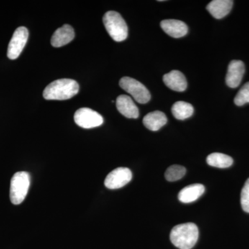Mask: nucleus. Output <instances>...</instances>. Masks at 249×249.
Returning <instances> with one entry per match:
<instances>
[{"mask_svg": "<svg viewBox=\"0 0 249 249\" xmlns=\"http://www.w3.org/2000/svg\"><path fill=\"white\" fill-rule=\"evenodd\" d=\"M245 72V64L241 60H232L228 67L226 83L229 88H236L240 85Z\"/></svg>", "mask_w": 249, "mask_h": 249, "instance_id": "nucleus-9", "label": "nucleus"}, {"mask_svg": "<svg viewBox=\"0 0 249 249\" xmlns=\"http://www.w3.org/2000/svg\"><path fill=\"white\" fill-rule=\"evenodd\" d=\"M233 1L231 0H214L206 6V9L213 17L222 19L231 11Z\"/></svg>", "mask_w": 249, "mask_h": 249, "instance_id": "nucleus-14", "label": "nucleus"}, {"mask_svg": "<svg viewBox=\"0 0 249 249\" xmlns=\"http://www.w3.org/2000/svg\"><path fill=\"white\" fill-rule=\"evenodd\" d=\"M234 103L237 106H242L246 103H249V82L241 88L236 95Z\"/></svg>", "mask_w": 249, "mask_h": 249, "instance_id": "nucleus-20", "label": "nucleus"}, {"mask_svg": "<svg viewBox=\"0 0 249 249\" xmlns=\"http://www.w3.org/2000/svg\"><path fill=\"white\" fill-rule=\"evenodd\" d=\"M168 122L164 113L160 111H155L148 113L143 118L142 123L147 129L151 131H158Z\"/></svg>", "mask_w": 249, "mask_h": 249, "instance_id": "nucleus-16", "label": "nucleus"}, {"mask_svg": "<svg viewBox=\"0 0 249 249\" xmlns=\"http://www.w3.org/2000/svg\"><path fill=\"white\" fill-rule=\"evenodd\" d=\"M241 205L243 211L249 213V178L246 181L241 193Z\"/></svg>", "mask_w": 249, "mask_h": 249, "instance_id": "nucleus-21", "label": "nucleus"}, {"mask_svg": "<svg viewBox=\"0 0 249 249\" xmlns=\"http://www.w3.org/2000/svg\"><path fill=\"white\" fill-rule=\"evenodd\" d=\"M171 111L175 119L185 120L193 116L194 108L190 103L184 101H178L173 105Z\"/></svg>", "mask_w": 249, "mask_h": 249, "instance_id": "nucleus-18", "label": "nucleus"}, {"mask_svg": "<svg viewBox=\"0 0 249 249\" xmlns=\"http://www.w3.org/2000/svg\"><path fill=\"white\" fill-rule=\"evenodd\" d=\"M160 27L165 34L175 38L182 37L188 34L186 24L178 19H164L160 22Z\"/></svg>", "mask_w": 249, "mask_h": 249, "instance_id": "nucleus-11", "label": "nucleus"}, {"mask_svg": "<svg viewBox=\"0 0 249 249\" xmlns=\"http://www.w3.org/2000/svg\"><path fill=\"white\" fill-rule=\"evenodd\" d=\"M79 91V85L76 80L71 79H59L52 82L46 87L43 96L46 100L70 99L76 96Z\"/></svg>", "mask_w": 249, "mask_h": 249, "instance_id": "nucleus-2", "label": "nucleus"}, {"mask_svg": "<svg viewBox=\"0 0 249 249\" xmlns=\"http://www.w3.org/2000/svg\"><path fill=\"white\" fill-rule=\"evenodd\" d=\"M163 80L168 88L178 92L184 91L188 86L186 77L178 70H173L170 73H166L163 76Z\"/></svg>", "mask_w": 249, "mask_h": 249, "instance_id": "nucleus-12", "label": "nucleus"}, {"mask_svg": "<svg viewBox=\"0 0 249 249\" xmlns=\"http://www.w3.org/2000/svg\"><path fill=\"white\" fill-rule=\"evenodd\" d=\"M75 123L85 129H91L101 126L103 124V116L97 111L90 108H80L74 114Z\"/></svg>", "mask_w": 249, "mask_h": 249, "instance_id": "nucleus-6", "label": "nucleus"}, {"mask_svg": "<svg viewBox=\"0 0 249 249\" xmlns=\"http://www.w3.org/2000/svg\"><path fill=\"white\" fill-rule=\"evenodd\" d=\"M185 167L179 165H173L170 166L165 173V178L168 181H175L181 179L186 175Z\"/></svg>", "mask_w": 249, "mask_h": 249, "instance_id": "nucleus-19", "label": "nucleus"}, {"mask_svg": "<svg viewBox=\"0 0 249 249\" xmlns=\"http://www.w3.org/2000/svg\"><path fill=\"white\" fill-rule=\"evenodd\" d=\"M105 27L111 38L122 42L128 36V28L124 18L116 11H108L103 17Z\"/></svg>", "mask_w": 249, "mask_h": 249, "instance_id": "nucleus-3", "label": "nucleus"}, {"mask_svg": "<svg viewBox=\"0 0 249 249\" xmlns=\"http://www.w3.org/2000/svg\"><path fill=\"white\" fill-rule=\"evenodd\" d=\"M119 85L123 89L132 95L134 99L141 104L148 103L151 98L150 91L145 86L134 78L124 77L120 80Z\"/></svg>", "mask_w": 249, "mask_h": 249, "instance_id": "nucleus-5", "label": "nucleus"}, {"mask_svg": "<svg viewBox=\"0 0 249 249\" xmlns=\"http://www.w3.org/2000/svg\"><path fill=\"white\" fill-rule=\"evenodd\" d=\"M74 30L69 24H65L54 32L51 39V44L54 47H61L73 40Z\"/></svg>", "mask_w": 249, "mask_h": 249, "instance_id": "nucleus-13", "label": "nucleus"}, {"mask_svg": "<svg viewBox=\"0 0 249 249\" xmlns=\"http://www.w3.org/2000/svg\"><path fill=\"white\" fill-rule=\"evenodd\" d=\"M170 240L179 249H191L199 238V229L193 223L178 224L172 229Z\"/></svg>", "mask_w": 249, "mask_h": 249, "instance_id": "nucleus-1", "label": "nucleus"}, {"mask_svg": "<svg viewBox=\"0 0 249 249\" xmlns=\"http://www.w3.org/2000/svg\"><path fill=\"white\" fill-rule=\"evenodd\" d=\"M132 173L129 168H118L111 171L105 180V186L109 189H119L132 180Z\"/></svg>", "mask_w": 249, "mask_h": 249, "instance_id": "nucleus-8", "label": "nucleus"}, {"mask_svg": "<svg viewBox=\"0 0 249 249\" xmlns=\"http://www.w3.org/2000/svg\"><path fill=\"white\" fill-rule=\"evenodd\" d=\"M116 107L122 115L128 119H137L139 116V108L127 95H121L116 98Z\"/></svg>", "mask_w": 249, "mask_h": 249, "instance_id": "nucleus-10", "label": "nucleus"}, {"mask_svg": "<svg viewBox=\"0 0 249 249\" xmlns=\"http://www.w3.org/2000/svg\"><path fill=\"white\" fill-rule=\"evenodd\" d=\"M29 38L27 28L20 27L15 31L8 47L7 56L11 60H16L19 56Z\"/></svg>", "mask_w": 249, "mask_h": 249, "instance_id": "nucleus-7", "label": "nucleus"}, {"mask_svg": "<svg viewBox=\"0 0 249 249\" xmlns=\"http://www.w3.org/2000/svg\"><path fill=\"white\" fill-rule=\"evenodd\" d=\"M205 192L204 185L195 183L183 188L178 195V200L181 202L188 204L199 199Z\"/></svg>", "mask_w": 249, "mask_h": 249, "instance_id": "nucleus-15", "label": "nucleus"}, {"mask_svg": "<svg viewBox=\"0 0 249 249\" xmlns=\"http://www.w3.org/2000/svg\"><path fill=\"white\" fill-rule=\"evenodd\" d=\"M206 162L211 166L218 168H227L231 166L233 163V160L230 156L214 152L208 156Z\"/></svg>", "mask_w": 249, "mask_h": 249, "instance_id": "nucleus-17", "label": "nucleus"}, {"mask_svg": "<svg viewBox=\"0 0 249 249\" xmlns=\"http://www.w3.org/2000/svg\"><path fill=\"white\" fill-rule=\"evenodd\" d=\"M30 175L27 172H18L14 175L10 187V199L14 205L24 201L30 186Z\"/></svg>", "mask_w": 249, "mask_h": 249, "instance_id": "nucleus-4", "label": "nucleus"}]
</instances>
